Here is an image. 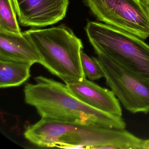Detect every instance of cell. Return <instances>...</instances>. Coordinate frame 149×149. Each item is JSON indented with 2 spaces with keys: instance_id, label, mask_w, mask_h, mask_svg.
<instances>
[{
  "instance_id": "6da1fadb",
  "label": "cell",
  "mask_w": 149,
  "mask_h": 149,
  "mask_svg": "<svg viewBox=\"0 0 149 149\" xmlns=\"http://www.w3.org/2000/svg\"><path fill=\"white\" fill-rule=\"evenodd\" d=\"M34 79L35 84L27 83L24 87L25 101L36 109L41 118L119 130L126 127L122 117L83 102L66 84L42 76Z\"/></svg>"
},
{
  "instance_id": "7a4b0ae2",
  "label": "cell",
  "mask_w": 149,
  "mask_h": 149,
  "mask_svg": "<svg viewBox=\"0 0 149 149\" xmlns=\"http://www.w3.org/2000/svg\"><path fill=\"white\" fill-rule=\"evenodd\" d=\"M36 47L40 64L63 81L86 78L81 62V40L65 25L25 31Z\"/></svg>"
},
{
  "instance_id": "3957f363",
  "label": "cell",
  "mask_w": 149,
  "mask_h": 149,
  "mask_svg": "<svg viewBox=\"0 0 149 149\" xmlns=\"http://www.w3.org/2000/svg\"><path fill=\"white\" fill-rule=\"evenodd\" d=\"M85 29L97 56L149 79V46L142 39L96 22H88Z\"/></svg>"
},
{
  "instance_id": "277c9868",
  "label": "cell",
  "mask_w": 149,
  "mask_h": 149,
  "mask_svg": "<svg viewBox=\"0 0 149 149\" xmlns=\"http://www.w3.org/2000/svg\"><path fill=\"white\" fill-rule=\"evenodd\" d=\"M104 127L41 118L26 128L25 138L41 147L101 149Z\"/></svg>"
},
{
  "instance_id": "5b68a950",
  "label": "cell",
  "mask_w": 149,
  "mask_h": 149,
  "mask_svg": "<svg viewBox=\"0 0 149 149\" xmlns=\"http://www.w3.org/2000/svg\"><path fill=\"white\" fill-rule=\"evenodd\" d=\"M99 21L142 40L149 37V6L142 0H84Z\"/></svg>"
},
{
  "instance_id": "8992f818",
  "label": "cell",
  "mask_w": 149,
  "mask_h": 149,
  "mask_svg": "<svg viewBox=\"0 0 149 149\" xmlns=\"http://www.w3.org/2000/svg\"><path fill=\"white\" fill-rule=\"evenodd\" d=\"M106 84L125 109L132 113H149V79L104 56H97Z\"/></svg>"
},
{
  "instance_id": "52a82bcc",
  "label": "cell",
  "mask_w": 149,
  "mask_h": 149,
  "mask_svg": "<svg viewBox=\"0 0 149 149\" xmlns=\"http://www.w3.org/2000/svg\"><path fill=\"white\" fill-rule=\"evenodd\" d=\"M20 24L42 27L54 25L66 16L69 0H13Z\"/></svg>"
},
{
  "instance_id": "ba28073f",
  "label": "cell",
  "mask_w": 149,
  "mask_h": 149,
  "mask_svg": "<svg viewBox=\"0 0 149 149\" xmlns=\"http://www.w3.org/2000/svg\"><path fill=\"white\" fill-rule=\"evenodd\" d=\"M72 94L80 101L105 113L122 117L120 102L113 91L86 78L64 82Z\"/></svg>"
},
{
  "instance_id": "9c48e42d",
  "label": "cell",
  "mask_w": 149,
  "mask_h": 149,
  "mask_svg": "<svg viewBox=\"0 0 149 149\" xmlns=\"http://www.w3.org/2000/svg\"><path fill=\"white\" fill-rule=\"evenodd\" d=\"M0 59L40 63L36 47L25 32L15 33L0 30Z\"/></svg>"
},
{
  "instance_id": "30bf717a",
  "label": "cell",
  "mask_w": 149,
  "mask_h": 149,
  "mask_svg": "<svg viewBox=\"0 0 149 149\" xmlns=\"http://www.w3.org/2000/svg\"><path fill=\"white\" fill-rule=\"evenodd\" d=\"M33 63L0 59V88L20 86L31 76L30 68Z\"/></svg>"
},
{
  "instance_id": "8fae6325",
  "label": "cell",
  "mask_w": 149,
  "mask_h": 149,
  "mask_svg": "<svg viewBox=\"0 0 149 149\" xmlns=\"http://www.w3.org/2000/svg\"><path fill=\"white\" fill-rule=\"evenodd\" d=\"M13 0H0V30L21 33Z\"/></svg>"
},
{
  "instance_id": "7c38bea8",
  "label": "cell",
  "mask_w": 149,
  "mask_h": 149,
  "mask_svg": "<svg viewBox=\"0 0 149 149\" xmlns=\"http://www.w3.org/2000/svg\"><path fill=\"white\" fill-rule=\"evenodd\" d=\"M81 62L85 76L91 81L104 77V72L96 57L91 58L82 50L81 53Z\"/></svg>"
},
{
  "instance_id": "4fadbf2b",
  "label": "cell",
  "mask_w": 149,
  "mask_h": 149,
  "mask_svg": "<svg viewBox=\"0 0 149 149\" xmlns=\"http://www.w3.org/2000/svg\"><path fill=\"white\" fill-rule=\"evenodd\" d=\"M143 149H149V139L147 140H145Z\"/></svg>"
},
{
  "instance_id": "5bb4252c",
  "label": "cell",
  "mask_w": 149,
  "mask_h": 149,
  "mask_svg": "<svg viewBox=\"0 0 149 149\" xmlns=\"http://www.w3.org/2000/svg\"><path fill=\"white\" fill-rule=\"evenodd\" d=\"M142 1L144 3L149 6V0H142Z\"/></svg>"
}]
</instances>
